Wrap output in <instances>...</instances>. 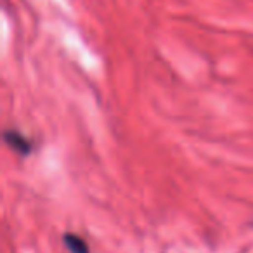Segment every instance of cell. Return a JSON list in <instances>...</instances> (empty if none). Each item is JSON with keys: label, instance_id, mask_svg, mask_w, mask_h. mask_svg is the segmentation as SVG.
<instances>
[{"label": "cell", "instance_id": "cell-1", "mask_svg": "<svg viewBox=\"0 0 253 253\" xmlns=\"http://www.w3.org/2000/svg\"><path fill=\"white\" fill-rule=\"evenodd\" d=\"M4 139L9 148L21 153V155H30L33 151V142L18 130H5Z\"/></svg>", "mask_w": 253, "mask_h": 253}, {"label": "cell", "instance_id": "cell-2", "mask_svg": "<svg viewBox=\"0 0 253 253\" xmlns=\"http://www.w3.org/2000/svg\"><path fill=\"white\" fill-rule=\"evenodd\" d=\"M64 245L70 250L71 253H90V248H88L87 241L80 236L73 234V232H66L64 234Z\"/></svg>", "mask_w": 253, "mask_h": 253}]
</instances>
